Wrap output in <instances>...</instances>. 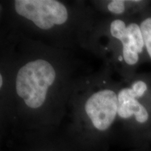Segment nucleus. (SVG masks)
<instances>
[{"label": "nucleus", "mask_w": 151, "mask_h": 151, "mask_svg": "<svg viewBox=\"0 0 151 151\" xmlns=\"http://www.w3.org/2000/svg\"><path fill=\"white\" fill-rule=\"evenodd\" d=\"M118 93V118L127 127L134 143L142 148L151 133V81L138 77Z\"/></svg>", "instance_id": "1"}, {"label": "nucleus", "mask_w": 151, "mask_h": 151, "mask_svg": "<svg viewBox=\"0 0 151 151\" xmlns=\"http://www.w3.org/2000/svg\"><path fill=\"white\" fill-rule=\"evenodd\" d=\"M56 78V70L51 62L41 58L31 60L17 72L15 82L17 96L27 109L38 110L46 103Z\"/></svg>", "instance_id": "2"}, {"label": "nucleus", "mask_w": 151, "mask_h": 151, "mask_svg": "<svg viewBox=\"0 0 151 151\" xmlns=\"http://www.w3.org/2000/svg\"><path fill=\"white\" fill-rule=\"evenodd\" d=\"M14 8L18 16L27 19L41 29L62 25L69 19L66 6L56 0H16Z\"/></svg>", "instance_id": "3"}, {"label": "nucleus", "mask_w": 151, "mask_h": 151, "mask_svg": "<svg viewBox=\"0 0 151 151\" xmlns=\"http://www.w3.org/2000/svg\"><path fill=\"white\" fill-rule=\"evenodd\" d=\"M118 93L104 88L94 92L85 104V113L94 131L104 133L118 118Z\"/></svg>", "instance_id": "4"}, {"label": "nucleus", "mask_w": 151, "mask_h": 151, "mask_svg": "<svg viewBox=\"0 0 151 151\" xmlns=\"http://www.w3.org/2000/svg\"><path fill=\"white\" fill-rule=\"evenodd\" d=\"M110 34L121 45L124 65L129 67L137 66L143 55L146 53L139 22L115 19L110 24Z\"/></svg>", "instance_id": "5"}, {"label": "nucleus", "mask_w": 151, "mask_h": 151, "mask_svg": "<svg viewBox=\"0 0 151 151\" xmlns=\"http://www.w3.org/2000/svg\"><path fill=\"white\" fill-rule=\"evenodd\" d=\"M145 4L143 1H124V0H112L107 4V9L111 14L121 16L125 14L127 11L135 9L139 10Z\"/></svg>", "instance_id": "6"}, {"label": "nucleus", "mask_w": 151, "mask_h": 151, "mask_svg": "<svg viewBox=\"0 0 151 151\" xmlns=\"http://www.w3.org/2000/svg\"><path fill=\"white\" fill-rule=\"evenodd\" d=\"M140 27L145 44L146 52L151 60V11H147L141 17Z\"/></svg>", "instance_id": "7"}, {"label": "nucleus", "mask_w": 151, "mask_h": 151, "mask_svg": "<svg viewBox=\"0 0 151 151\" xmlns=\"http://www.w3.org/2000/svg\"><path fill=\"white\" fill-rule=\"evenodd\" d=\"M151 143V133L150 134V135L147 137L146 141H145L144 145H143V146L142 147V148H143V147H148V143Z\"/></svg>", "instance_id": "8"}, {"label": "nucleus", "mask_w": 151, "mask_h": 151, "mask_svg": "<svg viewBox=\"0 0 151 151\" xmlns=\"http://www.w3.org/2000/svg\"><path fill=\"white\" fill-rule=\"evenodd\" d=\"M137 151H151V150H148V147H143V148H138V150Z\"/></svg>", "instance_id": "9"}, {"label": "nucleus", "mask_w": 151, "mask_h": 151, "mask_svg": "<svg viewBox=\"0 0 151 151\" xmlns=\"http://www.w3.org/2000/svg\"><path fill=\"white\" fill-rule=\"evenodd\" d=\"M3 83H4V80H3V76L0 75V86H1V88H2L3 86Z\"/></svg>", "instance_id": "10"}]
</instances>
